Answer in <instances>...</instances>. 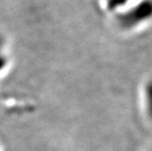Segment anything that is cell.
Listing matches in <instances>:
<instances>
[{"mask_svg":"<svg viewBox=\"0 0 152 151\" xmlns=\"http://www.w3.org/2000/svg\"><path fill=\"white\" fill-rule=\"evenodd\" d=\"M145 106L148 115L152 118V83H148L145 88Z\"/></svg>","mask_w":152,"mask_h":151,"instance_id":"cell-2","label":"cell"},{"mask_svg":"<svg viewBox=\"0 0 152 151\" xmlns=\"http://www.w3.org/2000/svg\"><path fill=\"white\" fill-rule=\"evenodd\" d=\"M152 15V2L143 1L132 7L131 10L119 17V22L123 28H131L142 23Z\"/></svg>","mask_w":152,"mask_h":151,"instance_id":"cell-1","label":"cell"},{"mask_svg":"<svg viewBox=\"0 0 152 151\" xmlns=\"http://www.w3.org/2000/svg\"><path fill=\"white\" fill-rule=\"evenodd\" d=\"M7 66V57L3 52V40L0 38V73Z\"/></svg>","mask_w":152,"mask_h":151,"instance_id":"cell-3","label":"cell"}]
</instances>
